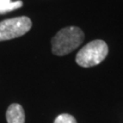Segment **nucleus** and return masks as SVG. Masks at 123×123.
I'll list each match as a JSON object with an SVG mask.
<instances>
[{"instance_id": "f257e3e1", "label": "nucleus", "mask_w": 123, "mask_h": 123, "mask_svg": "<svg viewBox=\"0 0 123 123\" xmlns=\"http://www.w3.org/2000/svg\"><path fill=\"white\" fill-rule=\"evenodd\" d=\"M85 38L84 32L78 26H67L57 32L51 39L52 53L65 56L78 49Z\"/></svg>"}, {"instance_id": "f03ea898", "label": "nucleus", "mask_w": 123, "mask_h": 123, "mask_svg": "<svg viewBox=\"0 0 123 123\" xmlns=\"http://www.w3.org/2000/svg\"><path fill=\"white\" fill-rule=\"evenodd\" d=\"M109 54V47L105 41L93 40L84 46L76 56V62L82 68H91L100 64Z\"/></svg>"}, {"instance_id": "7ed1b4c3", "label": "nucleus", "mask_w": 123, "mask_h": 123, "mask_svg": "<svg viewBox=\"0 0 123 123\" xmlns=\"http://www.w3.org/2000/svg\"><path fill=\"white\" fill-rule=\"evenodd\" d=\"M31 27V19L25 16L3 20L0 22V41L22 37L30 30Z\"/></svg>"}, {"instance_id": "20e7f679", "label": "nucleus", "mask_w": 123, "mask_h": 123, "mask_svg": "<svg viewBox=\"0 0 123 123\" xmlns=\"http://www.w3.org/2000/svg\"><path fill=\"white\" fill-rule=\"evenodd\" d=\"M7 123H25V111L20 104L13 103L8 107L6 113Z\"/></svg>"}, {"instance_id": "39448f33", "label": "nucleus", "mask_w": 123, "mask_h": 123, "mask_svg": "<svg viewBox=\"0 0 123 123\" xmlns=\"http://www.w3.org/2000/svg\"><path fill=\"white\" fill-rule=\"evenodd\" d=\"M23 2L18 0L15 2H11L10 0H0V15L8 13L13 10L22 7Z\"/></svg>"}, {"instance_id": "423d86ee", "label": "nucleus", "mask_w": 123, "mask_h": 123, "mask_svg": "<svg viewBox=\"0 0 123 123\" xmlns=\"http://www.w3.org/2000/svg\"><path fill=\"white\" fill-rule=\"evenodd\" d=\"M54 123H78L77 120L74 117L70 114H67V113H64V114H60L58 115Z\"/></svg>"}]
</instances>
